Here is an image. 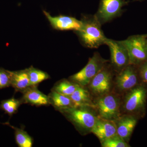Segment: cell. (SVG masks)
I'll return each mask as SVG.
<instances>
[{
  "label": "cell",
  "mask_w": 147,
  "mask_h": 147,
  "mask_svg": "<svg viewBox=\"0 0 147 147\" xmlns=\"http://www.w3.org/2000/svg\"><path fill=\"white\" fill-rule=\"evenodd\" d=\"M82 26L76 31L84 47L97 48L105 44L107 38L101 29V25L94 15H84L82 18Z\"/></svg>",
  "instance_id": "6da1fadb"
},
{
  "label": "cell",
  "mask_w": 147,
  "mask_h": 147,
  "mask_svg": "<svg viewBox=\"0 0 147 147\" xmlns=\"http://www.w3.org/2000/svg\"><path fill=\"white\" fill-rule=\"evenodd\" d=\"M89 107H71L61 110V113L82 134L91 132L98 117Z\"/></svg>",
  "instance_id": "7a4b0ae2"
},
{
  "label": "cell",
  "mask_w": 147,
  "mask_h": 147,
  "mask_svg": "<svg viewBox=\"0 0 147 147\" xmlns=\"http://www.w3.org/2000/svg\"><path fill=\"white\" fill-rule=\"evenodd\" d=\"M126 93L123 104L125 114L134 115L139 119L144 117L146 108L147 86L139 84Z\"/></svg>",
  "instance_id": "3957f363"
},
{
  "label": "cell",
  "mask_w": 147,
  "mask_h": 147,
  "mask_svg": "<svg viewBox=\"0 0 147 147\" xmlns=\"http://www.w3.org/2000/svg\"><path fill=\"white\" fill-rule=\"evenodd\" d=\"M108 61L102 58L99 53L96 52L82 70L69 77L70 80L82 86L88 85L92 79L105 67Z\"/></svg>",
  "instance_id": "277c9868"
},
{
  "label": "cell",
  "mask_w": 147,
  "mask_h": 147,
  "mask_svg": "<svg viewBox=\"0 0 147 147\" xmlns=\"http://www.w3.org/2000/svg\"><path fill=\"white\" fill-rule=\"evenodd\" d=\"M122 41L128 51L130 64L138 66L147 61V34L131 36Z\"/></svg>",
  "instance_id": "5b68a950"
},
{
  "label": "cell",
  "mask_w": 147,
  "mask_h": 147,
  "mask_svg": "<svg viewBox=\"0 0 147 147\" xmlns=\"http://www.w3.org/2000/svg\"><path fill=\"white\" fill-rule=\"evenodd\" d=\"M94 105L100 118L115 121L120 117V100L116 95L108 93L101 96Z\"/></svg>",
  "instance_id": "8992f818"
},
{
  "label": "cell",
  "mask_w": 147,
  "mask_h": 147,
  "mask_svg": "<svg viewBox=\"0 0 147 147\" xmlns=\"http://www.w3.org/2000/svg\"><path fill=\"white\" fill-rule=\"evenodd\" d=\"M125 0H100L98 9L94 14L101 25L121 16L123 7L128 4Z\"/></svg>",
  "instance_id": "52a82bcc"
},
{
  "label": "cell",
  "mask_w": 147,
  "mask_h": 147,
  "mask_svg": "<svg viewBox=\"0 0 147 147\" xmlns=\"http://www.w3.org/2000/svg\"><path fill=\"white\" fill-rule=\"evenodd\" d=\"M110 49L111 65L114 71H121L129 63L128 51L122 40L107 38L105 43Z\"/></svg>",
  "instance_id": "ba28073f"
},
{
  "label": "cell",
  "mask_w": 147,
  "mask_h": 147,
  "mask_svg": "<svg viewBox=\"0 0 147 147\" xmlns=\"http://www.w3.org/2000/svg\"><path fill=\"white\" fill-rule=\"evenodd\" d=\"M114 71L111 65L107 63L89 84L90 89L92 93L98 96L109 93L112 86Z\"/></svg>",
  "instance_id": "9c48e42d"
},
{
  "label": "cell",
  "mask_w": 147,
  "mask_h": 147,
  "mask_svg": "<svg viewBox=\"0 0 147 147\" xmlns=\"http://www.w3.org/2000/svg\"><path fill=\"white\" fill-rule=\"evenodd\" d=\"M140 84L136 66L129 65L116 76V88L121 92L126 93Z\"/></svg>",
  "instance_id": "30bf717a"
},
{
  "label": "cell",
  "mask_w": 147,
  "mask_h": 147,
  "mask_svg": "<svg viewBox=\"0 0 147 147\" xmlns=\"http://www.w3.org/2000/svg\"><path fill=\"white\" fill-rule=\"evenodd\" d=\"M43 13L53 28L59 30L79 31L82 26V22L74 17L59 16L53 17L45 11Z\"/></svg>",
  "instance_id": "8fae6325"
},
{
  "label": "cell",
  "mask_w": 147,
  "mask_h": 147,
  "mask_svg": "<svg viewBox=\"0 0 147 147\" xmlns=\"http://www.w3.org/2000/svg\"><path fill=\"white\" fill-rule=\"evenodd\" d=\"M139 119L135 116L128 114L120 117L115 121L117 135L124 141L128 142Z\"/></svg>",
  "instance_id": "7c38bea8"
},
{
  "label": "cell",
  "mask_w": 147,
  "mask_h": 147,
  "mask_svg": "<svg viewBox=\"0 0 147 147\" xmlns=\"http://www.w3.org/2000/svg\"><path fill=\"white\" fill-rule=\"evenodd\" d=\"M91 132L98 137L101 143L106 139L117 135L115 122L98 117Z\"/></svg>",
  "instance_id": "4fadbf2b"
},
{
  "label": "cell",
  "mask_w": 147,
  "mask_h": 147,
  "mask_svg": "<svg viewBox=\"0 0 147 147\" xmlns=\"http://www.w3.org/2000/svg\"><path fill=\"white\" fill-rule=\"evenodd\" d=\"M21 100L22 102L40 106L49 105V98L40 91L36 86H32L23 92Z\"/></svg>",
  "instance_id": "5bb4252c"
},
{
  "label": "cell",
  "mask_w": 147,
  "mask_h": 147,
  "mask_svg": "<svg viewBox=\"0 0 147 147\" xmlns=\"http://www.w3.org/2000/svg\"><path fill=\"white\" fill-rule=\"evenodd\" d=\"M11 86L16 92L23 93L32 86L26 69L17 71H10Z\"/></svg>",
  "instance_id": "9a60e30c"
},
{
  "label": "cell",
  "mask_w": 147,
  "mask_h": 147,
  "mask_svg": "<svg viewBox=\"0 0 147 147\" xmlns=\"http://www.w3.org/2000/svg\"><path fill=\"white\" fill-rule=\"evenodd\" d=\"M73 107H89L95 108L92 102L89 92L84 87L79 86L74 92L69 96Z\"/></svg>",
  "instance_id": "2e32d148"
},
{
  "label": "cell",
  "mask_w": 147,
  "mask_h": 147,
  "mask_svg": "<svg viewBox=\"0 0 147 147\" xmlns=\"http://www.w3.org/2000/svg\"><path fill=\"white\" fill-rule=\"evenodd\" d=\"M50 104L59 111L73 107L69 97L61 94L54 91H51L48 96Z\"/></svg>",
  "instance_id": "e0dca14e"
},
{
  "label": "cell",
  "mask_w": 147,
  "mask_h": 147,
  "mask_svg": "<svg viewBox=\"0 0 147 147\" xmlns=\"http://www.w3.org/2000/svg\"><path fill=\"white\" fill-rule=\"evenodd\" d=\"M79 86L71 80L63 79L55 84L52 90L69 97Z\"/></svg>",
  "instance_id": "ac0fdd59"
},
{
  "label": "cell",
  "mask_w": 147,
  "mask_h": 147,
  "mask_svg": "<svg viewBox=\"0 0 147 147\" xmlns=\"http://www.w3.org/2000/svg\"><path fill=\"white\" fill-rule=\"evenodd\" d=\"M5 124L13 129L15 132V138L16 144L20 147H32L33 145V139L26 131L23 129L18 128L12 126L6 123Z\"/></svg>",
  "instance_id": "d6986e66"
},
{
  "label": "cell",
  "mask_w": 147,
  "mask_h": 147,
  "mask_svg": "<svg viewBox=\"0 0 147 147\" xmlns=\"http://www.w3.org/2000/svg\"><path fill=\"white\" fill-rule=\"evenodd\" d=\"M26 69L28 72L31 86H36L39 83L50 78V76L48 74L42 70L35 68L33 67H30Z\"/></svg>",
  "instance_id": "ffe728a7"
},
{
  "label": "cell",
  "mask_w": 147,
  "mask_h": 147,
  "mask_svg": "<svg viewBox=\"0 0 147 147\" xmlns=\"http://www.w3.org/2000/svg\"><path fill=\"white\" fill-rule=\"evenodd\" d=\"M22 103L21 99L19 100L12 97L9 99L2 100L0 104V109L11 117L17 112Z\"/></svg>",
  "instance_id": "44dd1931"
},
{
  "label": "cell",
  "mask_w": 147,
  "mask_h": 147,
  "mask_svg": "<svg viewBox=\"0 0 147 147\" xmlns=\"http://www.w3.org/2000/svg\"><path fill=\"white\" fill-rule=\"evenodd\" d=\"M102 147H130L127 142L117 135L106 139L101 142Z\"/></svg>",
  "instance_id": "7402d4cb"
},
{
  "label": "cell",
  "mask_w": 147,
  "mask_h": 147,
  "mask_svg": "<svg viewBox=\"0 0 147 147\" xmlns=\"http://www.w3.org/2000/svg\"><path fill=\"white\" fill-rule=\"evenodd\" d=\"M11 86L10 71L0 68V89Z\"/></svg>",
  "instance_id": "603a6c76"
},
{
  "label": "cell",
  "mask_w": 147,
  "mask_h": 147,
  "mask_svg": "<svg viewBox=\"0 0 147 147\" xmlns=\"http://www.w3.org/2000/svg\"><path fill=\"white\" fill-rule=\"evenodd\" d=\"M140 83L147 86V61L137 66Z\"/></svg>",
  "instance_id": "cb8c5ba5"
},
{
  "label": "cell",
  "mask_w": 147,
  "mask_h": 147,
  "mask_svg": "<svg viewBox=\"0 0 147 147\" xmlns=\"http://www.w3.org/2000/svg\"></svg>",
  "instance_id": "d4e9b609"
}]
</instances>
